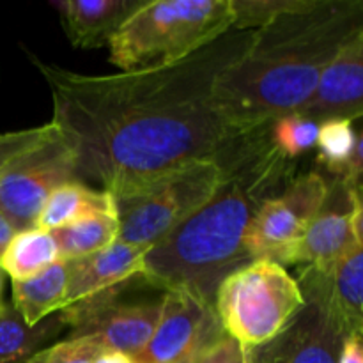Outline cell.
Masks as SVG:
<instances>
[{
  "mask_svg": "<svg viewBox=\"0 0 363 363\" xmlns=\"http://www.w3.org/2000/svg\"><path fill=\"white\" fill-rule=\"evenodd\" d=\"M230 347H233V339H227L225 342L220 344L216 350H213L211 353L206 354V357L202 358V360H199L197 363H227Z\"/></svg>",
  "mask_w": 363,
  "mask_h": 363,
  "instance_id": "obj_28",
  "label": "cell"
},
{
  "mask_svg": "<svg viewBox=\"0 0 363 363\" xmlns=\"http://www.w3.org/2000/svg\"><path fill=\"white\" fill-rule=\"evenodd\" d=\"M300 116L323 123L358 121L363 113V32L354 35L325 67Z\"/></svg>",
  "mask_w": 363,
  "mask_h": 363,
  "instance_id": "obj_13",
  "label": "cell"
},
{
  "mask_svg": "<svg viewBox=\"0 0 363 363\" xmlns=\"http://www.w3.org/2000/svg\"><path fill=\"white\" fill-rule=\"evenodd\" d=\"M227 363H248L247 350L240 347L233 340V347H230V353H229V358H227Z\"/></svg>",
  "mask_w": 363,
  "mask_h": 363,
  "instance_id": "obj_31",
  "label": "cell"
},
{
  "mask_svg": "<svg viewBox=\"0 0 363 363\" xmlns=\"http://www.w3.org/2000/svg\"><path fill=\"white\" fill-rule=\"evenodd\" d=\"M213 307L227 337L254 350L282 332L303 307V294L284 266L259 259L222 280Z\"/></svg>",
  "mask_w": 363,
  "mask_h": 363,
  "instance_id": "obj_5",
  "label": "cell"
},
{
  "mask_svg": "<svg viewBox=\"0 0 363 363\" xmlns=\"http://www.w3.org/2000/svg\"><path fill=\"white\" fill-rule=\"evenodd\" d=\"M319 123L307 119L300 113L279 117L269 124V135L279 151L289 160L303 155L318 142Z\"/></svg>",
  "mask_w": 363,
  "mask_h": 363,
  "instance_id": "obj_23",
  "label": "cell"
},
{
  "mask_svg": "<svg viewBox=\"0 0 363 363\" xmlns=\"http://www.w3.org/2000/svg\"><path fill=\"white\" fill-rule=\"evenodd\" d=\"M227 339L213 303L184 291H169L158 325L133 362L197 363Z\"/></svg>",
  "mask_w": 363,
  "mask_h": 363,
  "instance_id": "obj_11",
  "label": "cell"
},
{
  "mask_svg": "<svg viewBox=\"0 0 363 363\" xmlns=\"http://www.w3.org/2000/svg\"><path fill=\"white\" fill-rule=\"evenodd\" d=\"M77 177L73 155L57 135L0 172V213L16 233L35 229L46 199Z\"/></svg>",
  "mask_w": 363,
  "mask_h": 363,
  "instance_id": "obj_10",
  "label": "cell"
},
{
  "mask_svg": "<svg viewBox=\"0 0 363 363\" xmlns=\"http://www.w3.org/2000/svg\"><path fill=\"white\" fill-rule=\"evenodd\" d=\"M358 243H363L362 190H354L342 177L333 176L291 264L330 275L337 262Z\"/></svg>",
  "mask_w": 363,
  "mask_h": 363,
  "instance_id": "obj_12",
  "label": "cell"
},
{
  "mask_svg": "<svg viewBox=\"0 0 363 363\" xmlns=\"http://www.w3.org/2000/svg\"><path fill=\"white\" fill-rule=\"evenodd\" d=\"M140 280L142 275L103 296L59 311L64 326L71 328L69 337L89 339L105 351L137 357L158 325L165 296L162 293L156 298H130Z\"/></svg>",
  "mask_w": 363,
  "mask_h": 363,
  "instance_id": "obj_8",
  "label": "cell"
},
{
  "mask_svg": "<svg viewBox=\"0 0 363 363\" xmlns=\"http://www.w3.org/2000/svg\"><path fill=\"white\" fill-rule=\"evenodd\" d=\"M59 247L52 233L39 229L14 234L0 257V269L11 280H25L59 261Z\"/></svg>",
  "mask_w": 363,
  "mask_h": 363,
  "instance_id": "obj_21",
  "label": "cell"
},
{
  "mask_svg": "<svg viewBox=\"0 0 363 363\" xmlns=\"http://www.w3.org/2000/svg\"><path fill=\"white\" fill-rule=\"evenodd\" d=\"M62 328L59 312L30 326L13 305L6 303L0 312V363H27Z\"/></svg>",
  "mask_w": 363,
  "mask_h": 363,
  "instance_id": "obj_19",
  "label": "cell"
},
{
  "mask_svg": "<svg viewBox=\"0 0 363 363\" xmlns=\"http://www.w3.org/2000/svg\"><path fill=\"white\" fill-rule=\"evenodd\" d=\"M145 0H64L55 4L64 32L74 48L108 45L124 21Z\"/></svg>",
  "mask_w": 363,
  "mask_h": 363,
  "instance_id": "obj_15",
  "label": "cell"
},
{
  "mask_svg": "<svg viewBox=\"0 0 363 363\" xmlns=\"http://www.w3.org/2000/svg\"><path fill=\"white\" fill-rule=\"evenodd\" d=\"M145 248L116 241L110 247L69 261L66 305L103 296L140 277Z\"/></svg>",
  "mask_w": 363,
  "mask_h": 363,
  "instance_id": "obj_14",
  "label": "cell"
},
{
  "mask_svg": "<svg viewBox=\"0 0 363 363\" xmlns=\"http://www.w3.org/2000/svg\"><path fill=\"white\" fill-rule=\"evenodd\" d=\"M360 32L362 0H300L254 30L247 50L220 73L216 108L238 130L298 113L325 67Z\"/></svg>",
  "mask_w": 363,
  "mask_h": 363,
  "instance_id": "obj_3",
  "label": "cell"
},
{
  "mask_svg": "<svg viewBox=\"0 0 363 363\" xmlns=\"http://www.w3.org/2000/svg\"><path fill=\"white\" fill-rule=\"evenodd\" d=\"M92 213H116L112 195L105 190H94L80 181H69L46 199L35 229L52 233Z\"/></svg>",
  "mask_w": 363,
  "mask_h": 363,
  "instance_id": "obj_17",
  "label": "cell"
},
{
  "mask_svg": "<svg viewBox=\"0 0 363 363\" xmlns=\"http://www.w3.org/2000/svg\"><path fill=\"white\" fill-rule=\"evenodd\" d=\"M69 261L59 259L38 275L25 280H11L13 305L27 325L34 326L66 305Z\"/></svg>",
  "mask_w": 363,
  "mask_h": 363,
  "instance_id": "obj_16",
  "label": "cell"
},
{
  "mask_svg": "<svg viewBox=\"0 0 363 363\" xmlns=\"http://www.w3.org/2000/svg\"><path fill=\"white\" fill-rule=\"evenodd\" d=\"M330 301L347 337L363 333V243L354 245L328 275Z\"/></svg>",
  "mask_w": 363,
  "mask_h": 363,
  "instance_id": "obj_18",
  "label": "cell"
},
{
  "mask_svg": "<svg viewBox=\"0 0 363 363\" xmlns=\"http://www.w3.org/2000/svg\"><path fill=\"white\" fill-rule=\"evenodd\" d=\"M360 131L354 130V121L328 119L319 123L318 133V162L332 176L340 177L346 172L353 149L357 145Z\"/></svg>",
  "mask_w": 363,
  "mask_h": 363,
  "instance_id": "obj_22",
  "label": "cell"
},
{
  "mask_svg": "<svg viewBox=\"0 0 363 363\" xmlns=\"http://www.w3.org/2000/svg\"><path fill=\"white\" fill-rule=\"evenodd\" d=\"M303 307L264 346L247 350L248 363H339L347 333L330 301L328 275L301 268Z\"/></svg>",
  "mask_w": 363,
  "mask_h": 363,
  "instance_id": "obj_7",
  "label": "cell"
},
{
  "mask_svg": "<svg viewBox=\"0 0 363 363\" xmlns=\"http://www.w3.org/2000/svg\"><path fill=\"white\" fill-rule=\"evenodd\" d=\"M4 284H6V275H4V272H2V269H0V312H2L4 305H6V301H4V298H2Z\"/></svg>",
  "mask_w": 363,
  "mask_h": 363,
  "instance_id": "obj_32",
  "label": "cell"
},
{
  "mask_svg": "<svg viewBox=\"0 0 363 363\" xmlns=\"http://www.w3.org/2000/svg\"><path fill=\"white\" fill-rule=\"evenodd\" d=\"M247 358H248V357H247Z\"/></svg>",
  "mask_w": 363,
  "mask_h": 363,
  "instance_id": "obj_33",
  "label": "cell"
},
{
  "mask_svg": "<svg viewBox=\"0 0 363 363\" xmlns=\"http://www.w3.org/2000/svg\"><path fill=\"white\" fill-rule=\"evenodd\" d=\"M254 30H229L172 64L84 74L34 59L53 101L52 126L77 176L112 197L204 160H220L248 130L230 126L213 99L216 78Z\"/></svg>",
  "mask_w": 363,
  "mask_h": 363,
  "instance_id": "obj_1",
  "label": "cell"
},
{
  "mask_svg": "<svg viewBox=\"0 0 363 363\" xmlns=\"http://www.w3.org/2000/svg\"><path fill=\"white\" fill-rule=\"evenodd\" d=\"M94 363H135L133 358L128 354L116 353V351H105Z\"/></svg>",
  "mask_w": 363,
  "mask_h": 363,
  "instance_id": "obj_30",
  "label": "cell"
},
{
  "mask_svg": "<svg viewBox=\"0 0 363 363\" xmlns=\"http://www.w3.org/2000/svg\"><path fill=\"white\" fill-rule=\"evenodd\" d=\"M14 234H16V229H14V227L11 225L9 220L0 213V257L4 255V252H6L7 245H9L11 240L14 238Z\"/></svg>",
  "mask_w": 363,
  "mask_h": 363,
  "instance_id": "obj_29",
  "label": "cell"
},
{
  "mask_svg": "<svg viewBox=\"0 0 363 363\" xmlns=\"http://www.w3.org/2000/svg\"><path fill=\"white\" fill-rule=\"evenodd\" d=\"M103 353L105 350L92 340L67 337L62 342L38 351L27 363H94Z\"/></svg>",
  "mask_w": 363,
  "mask_h": 363,
  "instance_id": "obj_26",
  "label": "cell"
},
{
  "mask_svg": "<svg viewBox=\"0 0 363 363\" xmlns=\"http://www.w3.org/2000/svg\"><path fill=\"white\" fill-rule=\"evenodd\" d=\"M269 124L238 137L218 160L223 174L215 194L145 252L140 275L149 286L213 303L222 280L252 262L245 250L248 225L296 176L293 160L273 144Z\"/></svg>",
  "mask_w": 363,
  "mask_h": 363,
  "instance_id": "obj_2",
  "label": "cell"
},
{
  "mask_svg": "<svg viewBox=\"0 0 363 363\" xmlns=\"http://www.w3.org/2000/svg\"><path fill=\"white\" fill-rule=\"evenodd\" d=\"M222 174L218 160H204L113 197L119 222L117 241L145 250L155 247L215 194Z\"/></svg>",
  "mask_w": 363,
  "mask_h": 363,
  "instance_id": "obj_6",
  "label": "cell"
},
{
  "mask_svg": "<svg viewBox=\"0 0 363 363\" xmlns=\"http://www.w3.org/2000/svg\"><path fill=\"white\" fill-rule=\"evenodd\" d=\"M55 137L57 130L52 126V123L45 124V126L28 128V130L0 133V172L14 160L21 158L23 155L34 151L39 145L46 144Z\"/></svg>",
  "mask_w": 363,
  "mask_h": 363,
  "instance_id": "obj_25",
  "label": "cell"
},
{
  "mask_svg": "<svg viewBox=\"0 0 363 363\" xmlns=\"http://www.w3.org/2000/svg\"><path fill=\"white\" fill-rule=\"evenodd\" d=\"M52 234L59 247V257L74 261L116 243L119 222L116 213H92L52 230Z\"/></svg>",
  "mask_w": 363,
  "mask_h": 363,
  "instance_id": "obj_20",
  "label": "cell"
},
{
  "mask_svg": "<svg viewBox=\"0 0 363 363\" xmlns=\"http://www.w3.org/2000/svg\"><path fill=\"white\" fill-rule=\"evenodd\" d=\"M300 0H229L233 30H257Z\"/></svg>",
  "mask_w": 363,
  "mask_h": 363,
  "instance_id": "obj_24",
  "label": "cell"
},
{
  "mask_svg": "<svg viewBox=\"0 0 363 363\" xmlns=\"http://www.w3.org/2000/svg\"><path fill=\"white\" fill-rule=\"evenodd\" d=\"M229 30V0H145L110 39V62L121 71L172 64Z\"/></svg>",
  "mask_w": 363,
  "mask_h": 363,
  "instance_id": "obj_4",
  "label": "cell"
},
{
  "mask_svg": "<svg viewBox=\"0 0 363 363\" xmlns=\"http://www.w3.org/2000/svg\"><path fill=\"white\" fill-rule=\"evenodd\" d=\"M339 363H363L362 335H351L344 340Z\"/></svg>",
  "mask_w": 363,
  "mask_h": 363,
  "instance_id": "obj_27",
  "label": "cell"
},
{
  "mask_svg": "<svg viewBox=\"0 0 363 363\" xmlns=\"http://www.w3.org/2000/svg\"><path fill=\"white\" fill-rule=\"evenodd\" d=\"M328 191V179L318 170L296 174L279 195L262 204L245 234L250 261L291 266L298 243Z\"/></svg>",
  "mask_w": 363,
  "mask_h": 363,
  "instance_id": "obj_9",
  "label": "cell"
}]
</instances>
